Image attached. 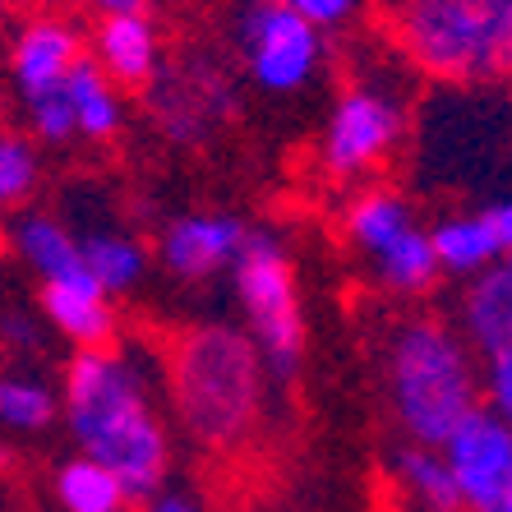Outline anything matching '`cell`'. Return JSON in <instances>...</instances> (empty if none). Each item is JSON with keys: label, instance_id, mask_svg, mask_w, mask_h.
Segmentation results:
<instances>
[{"label": "cell", "instance_id": "6da1fadb", "mask_svg": "<svg viewBox=\"0 0 512 512\" xmlns=\"http://www.w3.org/2000/svg\"><path fill=\"white\" fill-rule=\"evenodd\" d=\"M60 416L74 453L93 457L125 485L134 508L167 489L171 476V425L157 411L148 370L125 346L74 351L60 379Z\"/></svg>", "mask_w": 512, "mask_h": 512}, {"label": "cell", "instance_id": "7a4b0ae2", "mask_svg": "<svg viewBox=\"0 0 512 512\" xmlns=\"http://www.w3.org/2000/svg\"><path fill=\"white\" fill-rule=\"evenodd\" d=\"M167 397L185 439L203 453H231L263 420L268 374L254 337L236 323H190L167 342Z\"/></svg>", "mask_w": 512, "mask_h": 512}, {"label": "cell", "instance_id": "3957f363", "mask_svg": "<svg viewBox=\"0 0 512 512\" xmlns=\"http://www.w3.org/2000/svg\"><path fill=\"white\" fill-rule=\"evenodd\" d=\"M383 374L406 443L443 448V439L480 406L476 351L439 314H411L397 323L383 351Z\"/></svg>", "mask_w": 512, "mask_h": 512}, {"label": "cell", "instance_id": "277c9868", "mask_svg": "<svg viewBox=\"0 0 512 512\" xmlns=\"http://www.w3.org/2000/svg\"><path fill=\"white\" fill-rule=\"evenodd\" d=\"M402 56L429 79H512V0H388Z\"/></svg>", "mask_w": 512, "mask_h": 512}, {"label": "cell", "instance_id": "5b68a950", "mask_svg": "<svg viewBox=\"0 0 512 512\" xmlns=\"http://www.w3.org/2000/svg\"><path fill=\"white\" fill-rule=\"evenodd\" d=\"M231 286L245 314V333L263 356L268 383H296L305 365V305L286 240L268 227H250L231 263Z\"/></svg>", "mask_w": 512, "mask_h": 512}, {"label": "cell", "instance_id": "8992f818", "mask_svg": "<svg viewBox=\"0 0 512 512\" xmlns=\"http://www.w3.org/2000/svg\"><path fill=\"white\" fill-rule=\"evenodd\" d=\"M143 97H148V116H153L157 134L176 148L208 143L240 107L236 79L208 51H180L176 60H162Z\"/></svg>", "mask_w": 512, "mask_h": 512}, {"label": "cell", "instance_id": "52a82bcc", "mask_svg": "<svg viewBox=\"0 0 512 512\" xmlns=\"http://www.w3.org/2000/svg\"><path fill=\"white\" fill-rule=\"evenodd\" d=\"M406 134V111L388 88L351 84L333 102L319 134V171L328 180H360L397 153Z\"/></svg>", "mask_w": 512, "mask_h": 512}, {"label": "cell", "instance_id": "ba28073f", "mask_svg": "<svg viewBox=\"0 0 512 512\" xmlns=\"http://www.w3.org/2000/svg\"><path fill=\"white\" fill-rule=\"evenodd\" d=\"M236 51L250 84L273 97L300 93L323 65V33L277 0H250L236 19Z\"/></svg>", "mask_w": 512, "mask_h": 512}, {"label": "cell", "instance_id": "9c48e42d", "mask_svg": "<svg viewBox=\"0 0 512 512\" xmlns=\"http://www.w3.org/2000/svg\"><path fill=\"white\" fill-rule=\"evenodd\" d=\"M439 453L453 471L462 512H512V425L476 406Z\"/></svg>", "mask_w": 512, "mask_h": 512}, {"label": "cell", "instance_id": "30bf717a", "mask_svg": "<svg viewBox=\"0 0 512 512\" xmlns=\"http://www.w3.org/2000/svg\"><path fill=\"white\" fill-rule=\"evenodd\" d=\"M250 227L236 213H180L157 236V263L176 282H208L217 273H231Z\"/></svg>", "mask_w": 512, "mask_h": 512}, {"label": "cell", "instance_id": "8fae6325", "mask_svg": "<svg viewBox=\"0 0 512 512\" xmlns=\"http://www.w3.org/2000/svg\"><path fill=\"white\" fill-rule=\"evenodd\" d=\"M79 56H84L79 24L60 19V14H37L10 42V60H5L10 65V88L19 93V102L47 93V88H60Z\"/></svg>", "mask_w": 512, "mask_h": 512}, {"label": "cell", "instance_id": "7c38bea8", "mask_svg": "<svg viewBox=\"0 0 512 512\" xmlns=\"http://www.w3.org/2000/svg\"><path fill=\"white\" fill-rule=\"evenodd\" d=\"M93 65L107 74L120 93H143L162 65V37L143 10L102 14L93 33Z\"/></svg>", "mask_w": 512, "mask_h": 512}, {"label": "cell", "instance_id": "4fadbf2b", "mask_svg": "<svg viewBox=\"0 0 512 512\" xmlns=\"http://www.w3.org/2000/svg\"><path fill=\"white\" fill-rule=\"evenodd\" d=\"M42 319H47L51 333L65 337L74 351L116 346V337H120L116 305H111V296L88 273L42 286Z\"/></svg>", "mask_w": 512, "mask_h": 512}, {"label": "cell", "instance_id": "5bb4252c", "mask_svg": "<svg viewBox=\"0 0 512 512\" xmlns=\"http://www.w3.org/2000/svg\"><path fill=\"white\" fill-rule=\"evenodd\" d=\"M457 333L485 360L512 346V277L503 273V263L471 277V286L462 291V328Z\"/></svg>", "mask_w": 512, "mask_h": 512}, {"label": "cell", "instance_id": "9a60e30c", "mask_svg": "<svg viewBox=\"0 0 512 512\" xmlns=\"http://www.w3.org/2000/svg\"><path fill=\"white\" fill-rule=\"evenodd\" d=\"M10 245H14V254L24 259V268L42 286L84 273L79 236H74V231L65 227L60 217H51V213H19V222L10 227Z\"/></svg>", "mask_w": 512, "mask_h": 512}, {"label": "cell", "instance_id": "2e32d148", "mask_svg": "<svg viewBox=\"0 0 512 512\" xmlns=\"http://www.w3.org/2000/svg\"><path fill=\"white\" fill-rule=\"evenodd\" d=\"M79 236V231H74ZM79 259H84V273L93 277L111 300L116 296H130L134 286L148 277V245L139 236L120 227H93L79 236Z\"/></svg>", "mask_w": 512, "mask_h": 512}, {"label": "cell", "instance_id": "e0dca14e", "mask_svg": "<svg viewBox=\"0 0 512 512\" xmlns=\"http://www.w3.org/2000/svg\"><path fill=\"white\" fill-rule=\"evenodd\" d=\"M65 97H70V107H74L79 139L107 143L120 134V125H125V97H120V88L93 65V56L74 60V70L65 74Z\"/></svg>", "mask_w": 512, "mask_h": 512}, {"label": "cell", "instance_id": "ac0fdd59", "mask_svg": "<svg viewBox=\"0 0 512 512\" xmlns=\"http://www.w3.org/2000/svg\"><path fill=\"white\" fill-rule=\"evenodd\" d=\"M342 227H346V240H351L365 259H374V254L388 250L402 231L416 227V208H411L397 190L370 185V190H360L356 199L346 203Z\"/></svg>", "mask_w": 512, "mask_h": 512}, {"label": "cell", "instance_id": "d6986e66", "mask_svg": "<svg viewBox=\"0 0 512 512\" xmlns=\"http://www.w3.org/2000/svg\"><path fill=\"white\" fill-rule=\"evenodd\" d=\"M429 245H434V259H439V273H453V277H480L485 268H494L503 259L485 213H457L434 222L429 227Z\"/></svg>", "mask_w": 512, "mask_h": 512}, {"label": "cell", "instance_id": "ffe728a7", "mask_svg": "<svg viewBox=\"0 0 512 512\" xmlns=\"http://www.w3.org/2000/svg\"><path fill=\"white\" fill-rule=\"evenodd\" d=\"M60 420V388L37 370H0V429L10 434H47Z\"/></svg>", "mask_w": 512, "mask_h": 512}, {"label": "cell", "instance_id": "44dd1931", "mask_svg": "<svg viewBox=\"0 0 512 512\" xmlns=\"http://www.w3.org/2000/svg\"><path fill=\"white\" fill-rule=\"evenodd\" d=\"M393 480L406 494V503H416L420 512H462L453 471H448V462H443L439 448L402 443V448L393 453Z\"/></svg>", "mask_w": 512, "mask_h": 512}, {"label": "cell", "instance_id": "7402d4cb", "mask_svg": "<svg viewBox=\"0 0 512 512\" xmlns=\"http://www.w3.org/2000/svg\"><path fill=\"white\" fill-rule=\"evenodd\" d=\"M51 494H56L60 512H120L130 503L125 485L111 476L107 466H97L93 457L74 453L51 471Z\"/></svg>", "mask_w": 512, "mask_h": 512}, {"label": "cell", "instance_id": "603a6c76", "mask_svg": "<svg viewBox=\"0 0 512 512\" xmlns=\"http://www.w3.org/2000/svg\"><path fill=\"white\" fill-rule=\"evenodd\" d=\"M370 268L379 277V286H388L393 296H425L429 286L443 277L439 259H434V245H429V231L420 222L411 231H402L388 250L374 254Z\"/></svg>", "mask_w": 512, "mask_h": 512}, {"label": "cell", "instance_id": "cb8c5ba5", "mask_svg": "<svg viewBox=\"0 0 512 512\" xmlns=\"http://www.w3.org/2000/svg\"><path fill=\"white\" fill-rule=\"evenodd\" d=\"M42 185V153L24 130L0 125V213H19Z\"/></svg>", "mask_w": 512, "mask_h": 512}, {"label": "cell", "instance_id": "d4e9b609", "mask_svg": "<svg viewBox=\"0 0 512 512\" xmlns=\"http://www.w3.org/2000/svg\"><path fill=\"white\" fill-rule=\"evenodd\" d=\"M24 116H28V139H33V143H47V148H70V143L79 139V125H74V107H70V97H65V84L28 97Z\"/></svg>", "mask_w": 512, "mask_h": 512}, {"label": "cell", "instance_id": "484cf974", "mask_svg": "<svg viewBox=\"0 0 512 512\" xmlns=\"http://www.w3.org/2000/svg\"><path fill=\"white\" fill-rule=\"evenodd\" d=\"M0 351L14 360L47 356V328L28 310H0Z\"/></svg>", "mask_w": 512, "mask_h": 512}, {"label": "cell", "instance_id": "4316f807", "mask_svg": "<svg viewBox=\"0 0 512 512\" xmlns=\"http://www.w3.org/2000/svg\"><path fill=\"white\" fill-rule=\"evenodd\" d=\"M480 406L494 411L503 425H512V346L485 360V374H480Z\"/></svg>", "mask_w": 512, "mask_h": 512}, {"label": "cell", "instance_id": "83f0119b", "mask_svg": "<svg viewBox=\"0 0 512 512\" xmlns=\"http://www.w3.org/2000/svg\"><path fill=\"white\" fill-rule=\"evenodd\" d=\"M277 5L300 14V19L310 28H319V33H333V28L351 24V14L360 10V0H277Z\"/></svg>", "mask_w": 512, "mask_h": 512}, {"label": "cell", "instance_id": "f1b7e54d", "mask_svg": "<svg viewBox=\"0 0 512 512\" xmlns=\"http://www.w3.org/2000/svg\"><path fill=\"white\" fill-rule=\"evenodd\" d=\"M143 512H208V508L185 489H157L153 499L143 503Z\"/></svg>", "mask_w": 512, "mask_h": 512}, {"label": "cell", "instance_id": "f546056e", "mask_svg": "<svg viewBox=\"0 0 512 512\" xmlns=\"http://www.w3.org/2000/svg\"><path fill=\"white\" fill-rule=\"evenodd\" d=\"M485 222L494 231V240H499V254L508 259L512 254V199H499L494 208H485Z\"/></svg>", "mask_w": 512, "mask_h": 512}, {"label": "cell", "instance_id": "4dcf8cb0", "mask_svg": "<svg viewBox=\"0 0 512 512\" xmlns=\"http://www.w3.org/2000/svg\"><path fill=\"white\" fill-rule=\"evenodd\" d=\"M93 10H102V14H125V10H143L139 0H88Z\"/></svg>", "mask_w": 512, "mask_h": 512}, {"label": "cell", "instance_id": "1f68e13d", "mask_svg": "<svg viewBox=\"0 0 512 512\" xmlns=\"http://www.w3.org/2000/svg\"><path fill=\"white\" fill-rule=\"evenodd\" d=\"M503 273H508V277H512V254H508V259H503Z\"/></svg>", "mask_w": 512, "mask_h": 512}, {"label": "cell", "instance_id": "d6a6232c", "mask_svg": "<svg viewBox=\"0 0 512 512\" xmlns=\"http://www.w3.org/2000/svg\"><path fill=\"white\" fill-rule=\"evenodd\" d=\"M0 116H5V84H0Z\"/></svg>", "mask_w": 512, "mask_h": 512}, {"label": "cell", "instance_id": "836d02e7", "mask_svg": "<svg viewBox=\"0 0 512 512\" xmlns=\"http://www.w3.org/2000/svg\"><path fill=\"white\" fill-rule=\"evenodd\" d=\"M120 512H143V508H134V503H125V508H120Z\"/></svg>", "mask_w": 512, "mask_h": 512}]
</instances>
